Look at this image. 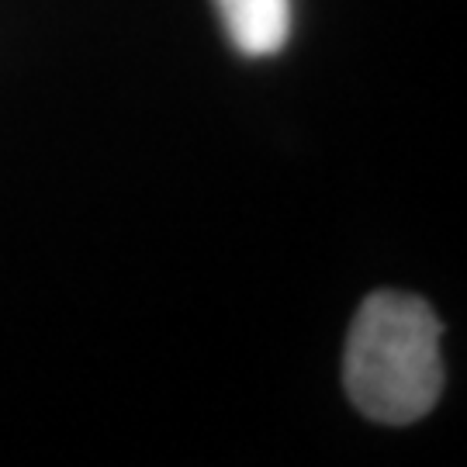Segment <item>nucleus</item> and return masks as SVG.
<instances>
[{
    "label": "nucleus",
    "instance_id": "nucleus-1",
    "mask_svg": "<svg viewBox=\"0 0 467 467\" xmlns=\"http://www.w3.org/2000/svg\"><path fill=\"white\" fill-rule=\"evenodd\" d=\"M443 326L416 295L374 291L360 301L343 357L350 401L374 422L412 426L443 391Z\"/></svg>",
    "mask_w": 467,
    "mask_h": 467
},
{
    "label": "nucleus",
    "instance_id": "nucleus-2",
    "mask_svg": "<svg viewBox=\"0 0 467 467\" xmlns=\"http://www.w3.org/2000/svg\"><path fill=\"white\" fill-rule=\"evenodd\" d=\"M229 42L250 59L277 56L291 38V0H215Z\"/></svg>",
    "mask_w": 467,
    "mask_h": 467
}]
</instances>
